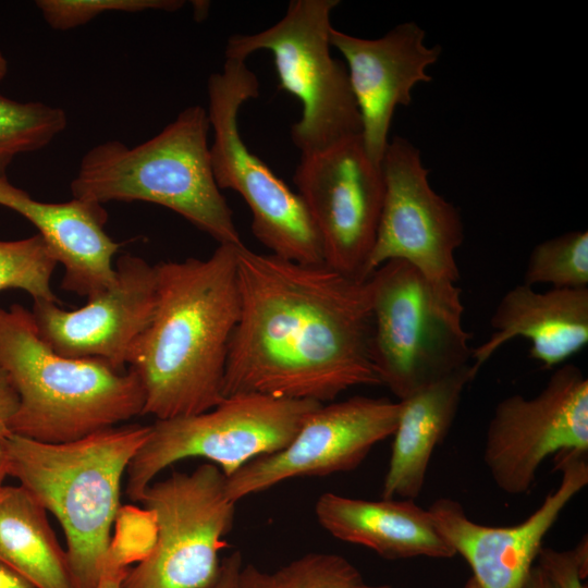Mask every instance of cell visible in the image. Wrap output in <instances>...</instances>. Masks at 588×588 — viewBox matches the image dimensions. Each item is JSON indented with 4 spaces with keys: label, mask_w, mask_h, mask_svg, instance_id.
<instances>
[{
    "label": "cell",
    "mask_w": 588,
    "mask_h": 588,
    "mask_svg": "<svg viewBox=\"0 0 588 588\" xmlns=\"http://www.w3.org/2000/svg\"><path fill=\"white\" fill-rule=\"evenodd\" d=\"M522 588H554L543 571L534 565L528 573Z\"/></svg>",
    "instance_id": "32"
},
{
    "label": "cell",
    "mask_w": 588,
    "mask_h": 588,
    "mask_svg": "<svg viewBox=\"0 0 588 588\" xmlns=\"http://www.w3.org/2000/svg\"><path fill=\"white\" fill-rule=\"evenodd\" d=\"M490 322L492 334L471 353L477 372L515 338L529 341L532 359L544 368L555 367L588 343V287L538 292L534 286L518 284L502 296Z\"/></svg>",
    "instance_id": "19"
},
{
    "label": "cell",
    "mask_w": 588,
    "mask_h": 588,
    "mask_svg": "<svg viewBox=\"0 0 588 588\" xmlns=\"http://www.w3.org/2000/svg\"><path fill=\"white\" fill-rule=\"evenodd\" d=\"M182 0H37L35 5L47 24L56 30L84 25L106 12L137 13L147 10L174 12Z\"/></svg>",
    "instance_id": "27"
},
{
    "label": "cell",
    "mask_w": 588,
    "mask_h": 588,
    "mask_svg": "<svg viewBox=\"0 0 588 588\" xmlns=\"http://www.w3.org/2000/svg\"><path fill=\"white\" fill-rule=\"evenodd\" d=\"M68 125L61 108L0 95V174L21 154L48 146Z\"/></svg>",
    "instance_id": "24"
},
{
    "label": "cell",
    "mask_w": 588,
    "mask_h": 588,
    "mask_svg": "<svg viewBox=\"0 0 588 588\" xmlns=\"http://www.w3.org/2000/svg\"><path fill=\"white\" fill-rule=\"evenodd\" d=\"M523 283L587 289L588 232L569 231L536 245L529 255Z\"/></svg>",
    "instance_id": "25"
},
{
    "label": "cell",
    "mask_w": 588,
    "mask_h": 588,
    "mask_svg": "<svg viewBox=\"0 0 588 588\" xmlns=\"http://www.w3.org/2000/svg\"><path fill=\"white\" fill-rule=\"evenodd\" d=\"M322 403L235 394L191 416L156 420L126 469V495L138 502L168 466L204 457L229 477L252 460L285 448Z\"/></svg>",
    "instance_id": "9"
},
{
    "label": "cell",
    "mask_w": 588,
    "mask_h": 588,
    "mask_svg": "<svg viewBox=\"0 0 588 588\" xmlns=\"http://www.w3.org/2000/svg\"><path fill=\"white\" fill-rule=\"evenodd\" d=\"M207 110L213 140L212 172L218 187L237 192L247 204L256 238L270 254L306 264H323L320 240L298 194L248 150L237 126L244 102L257 98L259 81L245 60L225 59L209 76Z\"/></svg>",
    "instance_id": "7"
},
{
    "label": "cell",
    "mask_w": 588,
    "mask_h": 588,
    "mask_svg": "<svg viewBox=\"0 0 588 588\" xmlns=\"http://www.w3.org/2000/svg\"><path fill=\"white\" fill-rule=\"evenodd\" d=\"M464 588H480L475 578L471 576L465 584Z\"/></svg>",
    "instance_id": "36"
},
{
    "label": "cell",
    "mask_w": 588,
    "mask_h": 588,
    "mask_svg": "<svg viewBox=\"0 0 588 588\" xmlns=\"http://www.w3.org/2000/svg\"><path fill=\"white\" fill-rule=\"evenodd\" d=\"M0 588H34L23 577L0 563Z\"/></svg>",
    "instance_id": "31"
},
{
    "label": "cell",
    "mask_w": 588,
    "mask_h": 588,
    "mask_svg": "<svg viewBox=\"0 0 588 588\" xmlns=\"http://www.w3.org/2000/svg\"><path fill=\"white\" fill-rule=\"evenodd\" d=\"M8 72V62L5 57L0 50V82L5 77Z\"/></svg>",
    "instance_id": "35"
},
{
    "label": "cell",
    "mask_w": 588,
    "mask_h": 588,
    "mask_svg": "<svg viewBox=\"0 0 588 588\" xmlns=\"http://www.w3.org/2000/svg\"><path fill=\"white\" fill-rule=\"evenodd\" d=\"M477 373L470 363L399 401L401 409L382 499L419 497L432 454L445 439L464 390Z\"/></svg>",
    "instance_id": "21"
},
{
    "label": "cell",
    "mask_w": 588,
    "mask_h": 588,
    "mask_svg": "<svg viewBox=\"0 0 588 588\" xmlns=\"http://www.w3.org/2000/svg\"><path fill=\"white\" fill-rule=\"evenodd\" d=\"M19 403V395L10 378L0 369V442L11 434L10 422Z\"/></svg>",
    "instance_id": "29"
},
{
    "label": "cell",
    "mask_w": 588,
    "mask_h": 588,
    "mask_svg": "<svg viewBox=\"0 0 588 588\" xmlns=\"http://www.w3.org/2000/svg\"><path fill=\"white\" fill-rule=\"evenodd\" d=\"M58 260L39 235L0 241V292L7 289L25 291L34 302L60 304L51 289V278Z\"/></svg>",
    "instance_id": "26"
},
{
    "label": "cell",
    "mask_w": 588,
    "mask_h": 588,
    "mask_svg": "<svg viewBox=\"0 0 588 588\" xmlns=\"http://www.w3.org/2000/svg\"><path fill=\"white\" fill-rule=\"evenodd\" d=\"M236 247L219 244L206 259L155 265V311L127 363L144 387L142 415L191 416L225 399L226 359L240 317Z\"/></svg>",
    "instance_id": "2"
},
{
    "label": "cell",
    "mask_w": 588,
    "mask_h": 588,
    "mask_svg": "<svg viewBox=\"0 0 588 588\" xmlns=\"http://www.w3.org/2000/svg\"><path fill=\"white\" fill-rule=\"evenodd\" d=\"M240 317L224 397L260 394L324 404L348 389L381 385L369 277L236 247Z\"/></svg>",
    "instance_id": "1"
},
{
    "label": "cell",
    "mask_w": 588,
    "mask_h": 588,
    "mask_svg": "<svg viewBox=\"0 0 588 588\" xmlns=\"http://www.w3.org/2000/svg\"><path fill=\"white\" fill-rule=\"evenodd\" d=\"M588 452L555 454L559 486L514 526L493 527L470 519L463 505L440 498L428 509L437 527L473 571L480 588H522L542 541L571 500L588 485Z\"/></svg>",
    "instance_id": "16"
},
{
    "label": "cell",
    "mask_w": 588,
    "mask_h": 588,
    "mask_svg": "<svg viewBox=\"0 0 588 588\" xmlns=\"http://www.w3.org/2000/svg\"><path fill=\"white\" fill-rule=\"evenodd\" d=\"M207 110L191 106L152 138L128 147L100 143L82 158L70 189L99 205L148 201L182 216L219 244L242 245L233 212L211 166Z\"/></svg>",
    "instance_id": "5"
},
{
    "label": "cell",
    "mask_w": 588,
    "mask_h": 588,
    "mask_svg": "<svg viewBox=\"0 0 588 588\" xmlns=\"http://www.w3.org/2000/svg\"><path fill=\"white\" fill-rule=\"evenodd\" d=\"M400 409L399 401L364 395L321 404L285 448L226 477V494L236 503L293 478L354 470L376 444L393 436Z\"/></svg>",
    "instance_id": "14"
},
{
    "label": "cell",
    "mask_w": 588,
    "mask_h": 588,
    "mask_svg": "<svg viewBox=\"0 0 588 588\" xmlns=\"http://www.w3.org/2000/svg\"><path fill=\"white\" fill-rule=\"evenodd\" d=\"M0 206L36 226L63 266L62 290L90 299L114 283L113 257L121 244L105 231L108 213L102 205L77 198L39 201L0 174Z\"/></svg>",
    "instance_id": "18"
},
{
    "label": "cell",
    "mask_w": 588,
    "mask_h": 588,
    "mask_svg": "<svg viewBox=\"0 0 588 588\" xmlns=\"http://www.w3.org/2000/svg\"><path fill=\"white\" fill-rule=\"evenodd\" d=\"M237 588H392L369 584L359 569L340 554L310 552L274 571L243 564Z\"/></svg>",
    "instance_id": "23"
},
{
    "label": "cell",
    "mask_w": 588,
    "mask_h": 588,
    "mask_svg": "<svg viewBox=\"0 0 588 588\" xmlns=\"http://www.w3.org/2000/svg\"><path fill=\"white\" fill-rule=\"evenodd\" d=\"M381 168L384 199L367 275L389 260H404L421 274L438 302L464 308L455 259L464 241L458 210L432 189L429 170L409 140H389Z\"/></svg>",
    "instance_id": "11"
},
{
    "label": "cell",
    "mask_w": 588,
    "mask_h": 588,
    "mask_svg": "<svg viewBox=\"0 0 588 588\" xmlns=\"http://www.w3.org/2000/svg\"><path fill=\"white\" fill-rule=\"evenodd\" d=\"M149 432L150 425H128L59 444L13 433L1 441L8 476L60 523L75 588H95L105 574L119 572L111 529L121 481Z\"/></svg>",
    "instance_id": "3"
},
{
    "label": "cell",
    "mask_w": 588,
    "mask_h": 588,
    "mask_svg": "<svg viewBox=\"0 0 588 588\" xmlns=\"http://www.w3.org/2000/svg\"><path fill=\"white\" fill-rule=\"evenodd\" d=\"M0 369L12 382L19 407L11 433L59 444L112 428L143 413L137 372L117 371L97 358L56 353L36 329L32 311L0 307Z\"/></svg>",
    "instance_id": "4"
},
{
    "label": "cell",
    "mask_w": 588,
    "mask_h": 588,
    "mask_svg": "<svg viewBox=\"0 0 588 588\" xmlns=\"http://www.w3.org/2000/svg\"><path fill=\"white\" fill-rule=\"evenodd\" d=\"M369 281L375 366L399 401L471 363L464 309L439 303L413 266L389 260Z\"/></svg>",
    "instance_id": "8"
},
{
    "label": "cell",
    "mask_w": 588,
    "mask_h": 588,
    "mask_svg": "<svg viewBox=\"0 0 588 588\" xmlns=\"http://www.w3.org/2000/svg\"><path fill=\"white\" fill-rule=\"evenodd\" d=\"M562 451L588 452V380L564 364L532 397L501 400L488 422L483 462L510 495L527 493L543 461Z\"/></svg>",
    "instance_id": "13"
},
{
    "label": "cell",
    "mask_w": 588,
    "mask_h": 588,
    "mask_svg": "<svg viewBox=\"0 0 588 588\" xmlns=\"http://www.w3.org/2000/svg\"><path fill=\"white\" fill-rule=\"evenodd\" d=\"M339 0H293L271 27L250 35H233L225 59L245 60L258 50L273 54L279 88L302 103L291 137L302 154L322 150L362 135V120L347 68L330 52L331 13Z\"/></svg>",
    "instance_id": "6"
},
{
    "label": "cell",
    "mask_w": 588,
    "mask_h": 588,
    "mask_svg": "<svg viewBox=\"0 0 588 588\" xmlns=\"http://www.w3.org/2000/svg\"><path fill=\"white\" fill-rule=\"evenodd\" d=\"M225 486L226 476L212 463L151 482L138 502L154 522V541L122 587L211 588L235 516Z\"/></svg>",
    "instance_id": "10"
},
{
    "label": "cell",
    "mask_w": 588,
    "mask_h": 588,
    "mask_svg": "<svg viewBox=\"0 0 588 588\" xmlns=\"http://www.w3.org/2000/svg\"><path fill=\"white\" fill-rule=\"evenodd\" d=\"M425 30L415 22L399 24L384 36L365 39L332 27L330 44L346 60L360 120L362 139L369 158L381 166L397 106L412 102L418 83H429L427 69L441 54L427 46Z\"/></svg>",
    "instance_id": "17"
},
{
    "label": "cell",
    "mask_w": 588,
    "mask_h": 588,
    "mask_svg": "<svg viewBox=\"0 0 588 588\" xmlns=\"http://www.w3.org/2000/svg\"><path fill=\"white\" fill-rule=\"evenodd\" d=\"M0 563L34 588H75L47 510L21 485L0 490Z\"/></svg>",
    "instance_id": "22"
},
{
    "label": "cell",
    "mask_w": 588,
    "mask_h": 588,
    "mask_svg": "<svg viewBox=\"0 0 588 588\" xmlns=\"http://www.w3.org/2000/svg\"><path fill=\"white\" fill-rule=\"evenodd\" d=\"M126 572L103 575L95 588H123L122 581Z\"/></svg>",
    "instance_id": "33"
},
{
    "label": "cell",
    "mask_w": 588,
    "mask_h": 588,
    "mask_svg": "<svg viewBox=\"0 0 588 588\" xmlns=\"http://www.w3.org/2000/svg\"><path fill=\"white\" fill-rule=\"evenodd\" d=\"M114 283L77 309L34 302L32 315L40 339L56 353L71 358H97L117 371L148 327L157 301L155 266L124 254L114 265Z\"/></svg>",
    "instance_id": "15"
},
{
    "label": "cell",
    "mask_w": 588,
    "mask_h": 588,
    "mask_svg": "<svg viewBox=\"0 0 588 588\" xmlns=\"http://www.w3.org/2000/svg\"><path fill=\"white\" fill-rule=\"evenodd\" d=\"M315 514L334 538L388 560L456 555L429 511L412 499L371 501L326 492L318 498Z\"/></svg>",
    "instance_id": "20"
},
{
    "label": "cell",
    "mask_w": 588,
    "mask_h": 588,
    "mask_svg": "<svg viewBox=\"0 0 588 588\" xmlns=\"http://www.w3.org/2000/svg\"><path fill=\"white\" fill-rule=\"evenodd\" d=\"M293 182L320 240L323 264L367 279L385 185L362 135L302 154Z\"/></svg>",
    "instance_id": "12"
},
{
    "label": "cell",
    "mask_w": 588,
    "mask_h": 588,
    "mask_svg": "<svg viewBox=\"0 0 588 588\" xmlns=\"http://www.w3.org/2000/svg\"><path fill=\"white\" fill-rule=\"evenodd\" d=\"M8 476L7 456L2 443L0 442V490L3 487V481Z\"/></svg>",
    "instance_id": "34"
},
{
    "label": "cell",
    "mask_w": 588,
    "mask_h": 588,
    "mask_svg": "<svg viewBox=\"0 0 588 588\" xmlns=\"http://www.w3.org/2000/svg\"><path fill=\"white\" fill-rule=\"evenodd\" d=\"M240 551H233L220 564V572L211 588H237V578L243 566Z\"/></svg>",
    "instance_id": "30"
},
{
    "label": "cell",
    "mask_w": 588,
    "mask_h": 588,
    "mask_svg": "<svg viewBox=\"0 0 588 588\" xmlns=\"http://www.w3.org/2000/svg\"><path fill=\"white\" fill-rule=\"evenodd\" d=\"M538 566L543 571L554 588H587L584 579L588 574L587 538L571 550L560 551L541 547Z\"/></svg>",
    "instance_id": "28"
}]
</instances>
